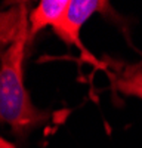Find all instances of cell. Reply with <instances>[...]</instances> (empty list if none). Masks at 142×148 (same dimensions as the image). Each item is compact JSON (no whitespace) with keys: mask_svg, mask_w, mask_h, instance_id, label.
Returning <instances> with one entry per match:
<instances>
[{"mask_svg":"<svg viewBox=\"0 0 142 148\" xmlns=\"http://www.w3.org/2000/svg\"><path fill=\"white\" fill-rule=\"evenodd\" d=\"M30 42L25 24L0 58V123L8 125L19 141L49 120L44 110L33 104L24 83V58Z\"/></svg>","mask_w":142,"mask_h":148,"instance_id":"cell-1","label":"cell"},{"mask_svg":"<svg viewBox=\"0 0 142 148\" xmlns=\"http://www.w3.org/2000/svg\"><path fill=\"white\" fill-rule=\"evenodd\" d=\"M93 14L115 15L108 2L102 0H70L68 9L59 25L53 30L55 34L67 46H77L86 53V49L80 40V30Z\"/></svg>","mask_w":142,"mask_h":148,"instance_id":"cell-2","label":"cell"},{"mask_svg":"<svg viewBox=\"0 0 142 148\" xmlns=\"http://www.w3.org/2000/svg\"><path fill=\"white\" fill-rule=\"evenodd\" d=\"M8 46H9V45H6V43H0V58H2L3 52L8 49ZM0 148H14V145L9 144V142H6L5 139L0 138Z\"/></svg>","mask_w":142,"mask_h":148,"instance_id":"cell-5","label":"cell"},{"mask_svg":"<svg viewBox=\"0 0 142 148\" xmlns=\"http://www.w3.org/2000/svg\"><path fill=\"white\" fill-rule=\"evenodd\" d=\"M108 79L113 89L126 96H135L142 99V67L135 64L111 62Z\"/></svg>","mask_w":142,"mask_h":148,"instance_id":"cell-4","label":"cell"},{"mask_svg":"<svg viewBox=\"0 0 142 148\" xmlns=\"http://www.w3.org/2000/svg\"><path fill=\"white\" fill-rule=\"evenodd\" d=\"M70 0H42L28 14V34L30 40L43 28L55 30L62 21L68 9Z\"/></svg>","mask_w":142,"mask_h":148,"instance_id":"cell-3","label":"cell"}]
</instances>
